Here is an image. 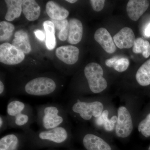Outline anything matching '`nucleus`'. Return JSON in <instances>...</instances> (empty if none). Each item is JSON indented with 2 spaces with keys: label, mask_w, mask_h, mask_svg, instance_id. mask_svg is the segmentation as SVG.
Instances as JSON below:
<instances>
[{
  "label": "nucleus",
  "mask_w": 150,
  "mask_h": 150,
  "mask_svg": "<svg viewBox=\"0 0 150 150\" xmlns=\"http://www.w3.org/2000/svg\"><path fill=\"white\" fill-rule=\"evenodd\" d=\"M67 113L73 112L78 114L82 119L89 121L93 117L97 118L102 114L103 105L99 101L85 102L78 99L74 103L65 106Z\"/></svg>",
  "instance_id": "obj_4"
},
{
  "label": "nucleus",
  "mask_w": 150,
  "mask_h": 150,
  "mask_svg": "<svg viewBox=\"0 0 150 150\" xmlns=\"http://www.w3.org/2000/svg\"><path fill=\"white\" fill-rule=\"evenodd\" d=\"M149 4L146 0H130L126 6V11L129 18L137 21L149 8Z\"/></svg>",
  "instance_id": "obj_13"
},
{
  "label": "nucleus",
  "mask_w": 150,
  "mask_h": 150,
  "mask_svg": "<svg viewBox=\"0 0 150 150\" xmlns=\"http://www.w3.org/2000/svg\"><path fill=\"white\" fill-rule=\"evenodd\" d=\"M34 33H35V36L38 39L41 40V41L44 40L45 38H46V35H45L46 34L43 31L40 30H36L34 31Z\"/></svg>",
  "instance_id": "obj_31"
},
{
  "label": "nucleus",
  "mask_w": 150,
  "mask_h": 150,
  "mask_svg": "<svg viewBox=\"0 0 150 150\" xmlns=\"http://www.w3.org/2000/svg\"><path fill=\"white\" fill-rule=\"evenodd\" d=\"M7 118L8 127L21 129L26 132L35 122V115L30 105L18 100H11L7 106Z\"/></svg>",
  "instance_id": "obj_3"
},
{
  "label": "nucleus",
  "mask_w": 150,
  "mask_h": 150,
  "mask_svg": "<svg viewBox=\"0 0 150 150\" xmlns=\"http://www.w3.org/2000/svg\"><path fill=\"white\" fill-rule=\"evenodd\" d=\"M138 130L145 137H150V113L140 122L138 126Z\"/></svg>",
  "instance_id": "obj_26"
},
{
  "label": "nucleus",
  "mask_w": 150,
  "mask_h": 150,
  "mask_svg": "<svg viewBox=\"0 0 150 150\" xmlns=\"http://www.w3.org/2000/svg\"><path fill=\"white\" fill-rule=\"evenodd\" d=\"M132 118L129 110L124 106L118 110V120L115 126V133L118 137L126 138L130 136L133 131Z\"/></svg>",
  "instance_id": "obj_9"
},
{
  "label": "nucleus",
  "mask_w": 150,
  "mask_h": 150,
  "mask_svg": "<svg viewBox=\"0 0 150 150\" xmlns=\"http://www.w3.org/2000/svg\"><path fill=\"white\" fill-rule=\"evenodd\" d=\"M82 143L86 150H111L110 146L106 142L93 134L85 135Z\"/></svg>",
  "instance_id": "obj_14"
},
{
  "label": "nucleus",
  "mask_w": 150,
  "mask_h": 150,
  "mask_svg": "<svg viewBox=\"0 0 150 150\" xmlns=\"http://www.w3.org/2000/svg\"><path fill=\"white\" fill-rule=\"evenodd\" d=\"M54 23L55 28L58 30L57 36L62 41H65L68 39L69 34V23L66 19L62 20H55L51 19Z\"/></svg>",
  "instance_id": "obj_24"
},
{
  "label": "nucleus",
  "mask_w": 150,
  "mask_h": 150,
  "mask_svg": "<svg viewBox=\"0 0 150 150\" xmlns=\"http://www.w3.org/2000/svg\"><path fill=\"white\" fill-rule=\"evenodd\" d=\"M133 51L135 54L141 53L145 58L147 59L150 56V43L142 38H138L135 40Z\"/></svg>",
  "instance_id": "obj_23"
},
{
  "label": "nucleus",
  "mask_w": 150,
  "mask_h": 150,
  "mask_svg": "<svg viewBox=\"0 0 150 150\" xmlns=\"http://www.w3.org/2000/svg\"><path fill=\"white\" fill-rule=\"evenodd\" d=\"M136 80L140 85L146 86L150 85V59L146 61L137 71Z\"/></svg>",
  "instance_id": "obj_20"
},
{
  "label": "nucleus",
  "mask_w": 150,
  "mask_h": 150,
  "mask_svg": "<svg viewBox=\"0 0 150 150\" xmlns=\"http://www.w3.org/2000/svg\"><path fill=\"white\" fill-rule=\"evenodd\" d=\"M145 34L147 37H150V23L146 28L145 30Z\"/></svg>",
  "instance_id": "obj_32"
},
{
  "label": "nucleus",
  "mask_w": 150,
  "mask_h": 150,
  "mask_svg": "<svg viewBox=\"0 0 150 150\" xmlns=\"http://www.w3.org/2000/svg\"><path fill=\"white\" fill-rule=\"evenodd\" d=\"M15 29L14 26L8 22L3 21L0 22V41L8 40L12 35Z\"/></svg>",
  "instance_id": "obj_25"
},
{
  "label": "nucleus",
  "mask_w": 150,
  "mask_h": 150,
  "mask_svg": "<svg viewBox=\"0 0 150 150\" xmlns=\"http://www.w3.org/2000/svg\"><path fill=\"white\" fill-rule=\"evenodd\" d=\"M27 135L26 147L31 150L69 147L70 132L68 125L50 130L25 132Z\"/></svg>",
  "instance_id": "obj_1"
},
{
  "label": "nucleus",
  "mask_w": 150,
  "mask_h": 150,
  "mask_svg": "<svg viewBox=\"0 0 150 150\" xmlns=\"http://www.w3.org/2000/svg\"><path fill=\"white\" fill-rule=\"evenodd\" d=\"M7 11L5 16L6 20L13 21L21 15L22 11V1L21 0H6Z\"/></svg>",
  "instance_id": "obj_19"
},
{
  "label": "nucleus",
  "mask_w": 150,
  "mask_h": 150,
  "mask_svg": "<svg viewBox=\"0 0 150 150\" xmlns=\"http://www.w3.org/2000/svg\"><path fill=\"white\" fill-rule=\"evenodd\" d=\"M129 61L126 58H120L113 66L114 69L119 72L125 71L129 68Z\"/></svg>",
  "instance_id": "obj_27"
},
{
  "label": "nucleus",
  "mask_w": 150,
  "mask_h": 150,
  "mask_svg": "<svg viewBox=\"0 0 150 150\" xmlns=\"http://www.w3.org/2000/svg\"><path fill=\"white\" fill-rule=\"evenodd\" d=\"M8 127V122L6 116L1 115L0 116V131L1 133Z\"/></svg>",
  "instance_id": "obj_29"
},
{
  "label": "nucleus",
  "mask_w": 150,
  "mask_h": 150,
  "mask_svg": "<svg viewBox=\"0 0 150 150\" xmlns=\"http://www.w3.org/2000/svg\"><path fill=\"white\" fill-rule=\"evenodd\" d=\"M40 8L33 0L22 1V11L24 16L29 21H34L40 16Z\"/></svg>",
  "instance_id": "obj_17"
},
{
  "label": "nucleus",
  "mask_w": 150,
  "mask_h": 150,
  "mask_svg": "<svg viewBox=\"0 0 150 150\" xmlns=\"http://www.w3.org/2000/svg\"><path fill=\"white\" fill-rule=\"evenodd\" d=\"M66 1L71 4H74V3H75L77 1V0H67Z\"/></svg>",
  "instance_id": "obj_35"
},
{
  "label": "nucleus",
  "mask_w": 150,
  "mask_h": 150,
  "mask_svg": "<svg viewBox=\"0 0 150 150\" xmlns=\"http://www.w3.org/2000/svg\"><path fill=\"white\" fill-rule=\"evenodd\" d=\"M46 10L51 19L55 20L66 19L69 14L67 9L53 1H49L47 3Z\"/></svg>",
  "instance_id": "obj_16"
},
{
  "label": "nucleus",
  "mask_w": 150,
  "mask_h": 150,
  "mask_svg": "<svg viewBox=\"0 0 150 150\" xmlns=\"http://www.w3.org/2000/svg\"><path fill=\"white\" fill-rule=\"evenodd\" d=\"M5 86L4 85L1 81H0V95L1 96H2L3 93L4 91Z\"/></svg>",
  "instance_id": "obj_33"
},
{
  "label": "nucleus",
  "mask_w": 150,
  "mask_h": 150,
  "mask_svg": "<svg viewBox=\"0 0 150 150\" xmlns=\"http://www.w3.org/2000/svg\"><path fill=\"white\" fill-rule=\"evenodd\" d=\"M12 45L24 54H28L31 50L28 34L24 30H19L15 33Z\"/></svg>",
  "instance_id": "obj_18"
},
{
  "label": "nucleus",
  "mask_w": 150,
  "mask_h": 150,
  "mask_svg": "<svg viewBox=\"0 0 150 150\" xmlns=\"http://www.w3.org/2000/svg\"><path fill=\"white\" fill-rule=\"evenodd\" d=\"M84 73L90 89L93 93H100L107 87V81L103 77V70L98 64L89 63L85 67Z\"/></svg>",
  "instance_id": "obj_5"
},
{
  "label": "nucleus",
  "mask_w": 150,
  "mask_h": 150,
  "mask_svg": "<svg viewBox=\"0 0 150 150\" xmlns=\"http://www.w3.org/2000/svg\"><path fill=\"white\" fill-rule=\"evenodd\" d=\"M43 25L46 34V47L48 50H53L56 46L55 25L51 21H44Z\"/></svg>",
  "instance_id": "obj_21"
},
{
  "label": "nucleus",
  "mask_w": 150,
  "mask_h": 150,
  "mask_svg": "<svg viewBox=\"0 0 150 150\" xmlns=\"http://www.w3.org/2000/svg\"><path fill=\"white\" fill-rule=\"evenodd\" d=\"M25 54L12 44L4 43L0 45V62L6 65L20 64L25 59Z\"/></svg>",
  "instance_id": "obj_8"
},
{
  "label": "nucleus",
  "mask_w": 150,
  "mask_h": 150,
  "mask_svg": "<svg viewBox=\"0 0 150 150\" xmlns=\"http://www.w3.org/2000/svg\"><path fill=\"white\" fill-rule=\"evenodd\" d=\"M119 58H120L119 56H114V57L110 58V59H106L105 61V65L108 67H110V68L113 67L115 62H117V60Z\"/></svg>",
  "instance_id": "obj_30"
},
{
  "label": "nucleus",
  "mask_w": 150,
  "mask_h": 150,
  "mask_svg": "<svg viewBox=\"0 0 150 150\" xmlns=\"http://www.w3.org/2000/svg\"><path fill=\"white\" fill-rule=\"evenodd\" d=\"M68 41L71 44L79 43L82 38L83 28L81 22L77 18L71 19L69 21Z\"/></svg>",
  "instance_id": "obj_15"
},
{
  "label": "nucleus",
  "mask_w": 150,
  "mask_h": 150,
  "mask_svg": "<svg viewBox=\"0 0 150 150\" xmlns=\"http://www.w3.org/2000/svg\"><path fill=\"white\" fill-rule=\"evenodd\" d=\"M149 150H150V145L149 147Z\"/></svg>",
  "instance_id": "obj_36"
},
{
  "label": "nucleus",
  "mask_w": 150,
  "mask_h": 150,
  "mask_svg": "<svg viewBox=\"0 0 150 150\" xmlns=\"http://www.w3.org/2000/svg\"><path fill=\"white\" fill-rule=\"evenodd\" d=\"M27 142L25 132L7 134L0 139V150H21L26 147Z\"/></svg>",
  "instance_id": "obj_7"
},
{
  "label": "nucleus",
  "mask_w": 150,
  "mask_h": 150,
  "mask_svg": "<svg viewBox=\"0 0 150 150\" xmlns=\"http://www.w3.org/2000/svg\"><path fill=\"white\" fill-rule=\"evenodd\" d=\"M46 150H68L66 149L65 148H61V149H48Z\"/></svg>",
  "instance_id": "obj_34"
},
{
  "label": "nucleus",
  "mask_w": 150,
  "mask_h": 150,
  "mask_svg": "<svg viewBox=\"0 0 150 150\" xmlns=\"http://www.w3.org/2000/svg\"><path fill=\"white\" fill-rule=\"evenodd\" d=\"M94 38L108 54H112L116 51V47L113 38L106 28H100L97 30L95 33Z\"/></svg>",
  "instance_id": "obj_12"
},
{
  "label": "nucleus",
  "mask_w": 150,
  "mask_h": 150,
  "mask_svg": "<svg viewBox=\"0 0 150 150\" xmlns=\"http://www.w3.org/2000/svg\"><path fill=\"white\" fill-rule=\"evenodd\" d=\"M35 122L40 130H50L68 125V113L65 106L57 103H48L36 108Z\"/></svg>",
  "instance_id": "obj_2"
},
{
  "label": "nucleus",
  "mask_w": 150,
  "mask_h": 150,
  "mask_svg": "<svg viewBox=\"0 0 150 150\" xmlns=\"http://www.w3.org/2000/svg\"><path fill=\"white\" fill-rule=\"evenodd\" d=\"M109 112L108 110L103 111L101 115L96 119V123L97 126H103L105 129L108 131H112L115 127V124L117 123L118 116L114 115L110 119H108Z\"/></svg>",
  "instance_id": "obj_22"
},
{
  "label": "nucleus",
  "mask_w": 150,
  "mask_h": 150,
  "mask_svg": "<svg viewBox=\"0 0 150 150\" xmlns=\"http://www.w3.org/2000/svg\"><path fill=\"white\" fill-rule=\"evenodd\" d=\"M79 50L76 46H62L56 49V55L57 58L68 65L76 64L79 60Z\"/></svg>",
  "instance_id": "obj_11"
},
{
  "label": "nucleus",
  "mask_w": 150,
  "mask_h": 150,
  "mask_svg": "<svg viewBox=\"0 0 150 150\" xmlns=\"http://www.w3.org/2000/svg\"><path fill=\"white\" fill-rule=\"evenodd\" d=\"M91 4L94 11L99 12L102 10L105 6V0H91Z\"/></svg>",
  "instance_id": "obj_28"
},
{
  "label": "nucleus",
  "mask_w": 150,
  "mask_h": 150,
  "mask_svg": "<svg viewBox=\"0 0 150 150\" xmlns=\"http://www.w3.org/2000/svg\"><path fill=\"white\" fill-rule=\"evenodd\" d=\"M57 85L55 81L47 77H39L28 82L24 87L25 92L34 96H46L53 93Z\"/></svg>",
  "instance_id": "obj_6"
},
{
  "label": "nucleus",
  "mask_w": 150,
  "mask_h": 150,
  "mask_svg": "<svg viewBox=\"0 0 150 150\" xmlns=\"http://www.w3.org/2000/svg\"><path fill=\"white\" fill-rule=\"evenodd\" d=\"M115 46L120 49H129L134 46L136 38L133 30L129 27L122 28L113 37Z\"/></svg>",
  "instance_id": "obj_10"
}]
</instances>
